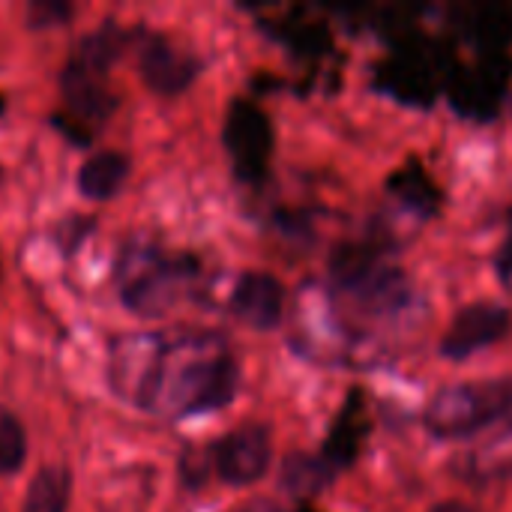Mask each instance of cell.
<instances>
[{
	"label": "cell",
	"mask_w": 512,
	"mask_h": 512,
	"mask_svg": "<svg viewBox=\"0 0 512 512\" xmlns=\"http://www.w3.org/2000/svg\"><path fill=\"white\" fill-rule=\"evenodd\" d=\"M507 75H510L507 63H498L492 57L486 66L462 72L450 87V99L462 114L489 117V114H495V108L507 90Z\"/></svg>",
	"instance_id": "obj_10"
},
{
	"label": "cell",
	"mask_w": 512,
	"mask_h": 512,
	"mask_svg": "<svg viewBox=\"0 0 512 512\" xmlns=\"http://www.w3.org/2000/svg\"><path fill=\"white\" fill-rule=\"evenodd\" d=\"M126 177H129V159L117 150H102L81 165L78 189L90 201H108L123 189Z\"/></svg>",
	"instance_id": "obj_13"
},
{
	"label": "cell",
	"mask_w": 512,
	"mask_h": 512,
	"mask_svg": "<svg viewBox=\"0 0 512 512\" xmlns=\"http://www.w3.org/2000/svg\"><path fill=\"white\" fill-rule=\"evenodd\" d=\"M498 273H501L504 279H510L512 276V207H510V234H507V240H504V246H501V252H498Z\"/></svg>",
	"instance_id": "obj_21"
},
{
	"label": "cell",
	"mask_w": 512,
	"mask_h": 512,
	"mask_svg": "<svg viewBox=\"0 0 512 512\" xmlns=\"http://www.w3.org/2000/svg\"><path fill=\"white\" fill-rule=\"evenodd\" d=\"M273 459L270 429L261 423H249L225 435L213 450V468L219 480L228 486H252L258 483Z\"/></svg>",
	"instance_id": "obj_6"
},
{
	"label": "cell",
	"mask_w": 512,
	"mask_h": 512,
	"mask_svg": "<svg viewBox=\"0 0 512 512\" xmlns=\"http://www.w3.org/2000/svg\"><path fill=\"white\" fill-rule=\"evenodd\" d=\"M231 312L255 330H273L285 312V288L270 273H243L231 291Z\"/></svg>",
	"instance_id": "obj_9"
},
{
	"label": "cell",
	"mask_w": 512,
	"mask_h": 512,
	"mask_svg": "<svg viewBox=\"0 0 512 512\" xmlns=\"http://www.w3.org/2000/svg\"><path fill=\"white\" fill-rule=\"evenodd\" d=\"M429 512H477L474 507L462 504V501H444V504H435Z\"/></svg>",
	"instance_id": "obj_22"
},
{
	"label": "cell",
	"mask_w": 512,
	"mask_h": 512,
	"mask_svg": "<svg viewBox=\"0 0 512 512\" xmlns=\"http://www.w3.org/2000/svg\"><path fill=\"white\" fill-rule=\"evenodd\" d=\"M69 18H72V6H66V3L48 0V3H30L27 6V24L36 27V30H42V27H60Z\"/></svg>",
	"instance_id": "obj_20"
},
{
	"label": "cell",
	"mask_w": 512,
	"mask_h": 512,
	"mask_svg": "<svg viewBox=\"0 0 512 512\" xmlns=\"http://www.w3.org/2000/svg\"><path fill=\"white\" fill-rule=\"evenodd\" d=\"M512 414V378L465 381L444 387L423 411V423L435 438H468Z\"/></svg>",
	"instance_id": "obj_2"
},
{
	"label": "cell",
	"mask_w": 512,
	"mask_h": 512,
	"mask_svg": "<svg viewBox=\"0 0 512 512\" xmlns=\"http://www.w3.org/2000/svg\"><path fill=\"white\" fill-rule=\"evenodd\" d=\"M243 512H279L273 504H267V501H255L252 507H246Z\"/></svg>",
	"instance_id": "obj_23"
},
{
	"label": "cell",
	"mask_w": 512,
	"mask_h": 512,
	"mask_svg": "<svg viewBox=\"0 0 512 512\" xmlns=\"http://www.w3.org/2000/svg\"><path fill=\"white\" fill-rule=\"evenodd\" d=\"M512 315L501 303H471L456 312L453 324L447 327L441 339V354L447 360H465L495 342H501L510 333Z\"/></svg>",
	"instance_id": "obj_8"
},
{
	"label": "cell",
	"mask_w": 512,
	"mask_h": 512,
	"mask_svg": "<svg viewBox=\"0 0 512 512\" xmlns=\"http://www.w3.org/2000/svg\"><path fill=\"white\" fill-rule=\"evenodd\" d=\"M300 512H312V510H300Z\"/></svg>",
	"instance_id": "obj_24"
},
{
	"label": "cell",
	"mask_w": 512,
	"mask_h": 512,
	"mask_svg": "<svg viewBox=\"0 0 512 512\" xmlns=\"http://www.w3.org/2000/svg\"><path fill=\"white\" fill-rule=\"evenodd\" d=\"M387 186H390V195H396L399 201H405L411 210H417L423 216H432L441 207V192L432 183V177L423 171L420 162H408L405 168L393 171Z\"/></svg>",
	"instance_id": "obj_14"
},
{
	"label": "cell",
	"mask_w": 512,
	"mask_h": 512,
	"mask_svg": "<svg viewBox=\"0 0 512 512\" xmlns=\"http://www.w3.org/2000/svg\"><path fill=\"white\" fill-rule=\"evenodd\" d=\"M177 294V276L171 267L156 264L147 270H138V276H132L126 282L123 300L138 312V315H159L174 303Z\"/></svg>",
	"instance_id": "obj_12"
},
{
	"label": "cell",
	"mask_w": 512,
	"mask_h": 512,
	"mask_svg": "<svg viewBox=\"0 0 512 512\" xmlns=\"http://www.w3.org/2000/svg\"><path fill=\"white\" fill-rule=\"evenodd\" d=\"M120 45H123L120 30L114 24H105L96 33L84 36L75 45L72 57L66 60L60 87H63L66 108L78 120L99 126L117 108V99L108 87V66L117 57Z\"/></svg>",
	"instance_id": "obj_1"
},
{
	"label": "cell",
	"mask_w": 512,
	"mask_h": 512,
	"mask_svg": "<svg viewBox=\"0 0 512 512\" xmlns=\"http://www.w3.org/2000/svg\"><path fill=\"white\" fill-rule=\"evenodd\" d=\"M225 150L243 180H261L273 153L270 117L252 99H234L225 117Z\"/></svg>",
	"instance_id": "obj_5"
},
{
	"label": "cell",
	"mask_w": 512,
	"mask_h": 512,
	"mask_svg": "<svg viewBox=\"0 0 512 512\" xmlns=\"http://www.w3.org/2000/svg\"><path fill=\"white\" fill-rule=\"evenodd\" d=\"M138 69L144 84L159 96L183 93L201 72V63L192 51L174 45L168 36L144 33L138 45Z\"/></svg>",
	"instance_id": "obj_7"
},
{
	"label": "cell",
	"mask_w": 512,
	"mask_h": 512,
	"mask_svg": "<svg viewBox=\"0 0 512 512\" xmlns=\"http://www.w3.org/2000/svg\"><path fill=\"white\" fill-rule=\"evenodd\" d=\"M72 495V477L60 465H45L24 495L21 512H66Z\"/></svg>",
	"instance_id": "obj_15"
},
{
	"label": "cell",
	"mask_w": 512,
	"mask_h": 512,
	"mask_svg": "<svg viewBox=\"0 0 512 512\" xmlns=\"http://www.w3.org/2000/svg\"><path fill=\"white\" fill-rule=\"evenodd\" d=\"M237 378V363L228 354L192 357V363H186L174 375V381L156 396L153 411L156 405H168L177 417H186L225 408L237 393Z\"/></svg>",
	"instance_id": "obj_4"
},
{
	"label": "cell",
	"mask_w": 512,
	"mask_h": 512,
	"mask_svg": "<svg viewBox=\"0 0 512 512\" xmlns=\"http://www.w3.org/2000/svg\"><path fill=\"white\" fill-rule=\"evenodd\" d=\"M330 276L336 288L357 297L366 306H399L408 297V282L399 267L387 264L372 243H342L330 258Z\"/></svg>",
	"instance_id": "obj_3"
},
{
	"label": "cell",
	"mask_w": 512,
	"mask_h": 512,
	"mask_svg": "<svg viewBox=\"0 0 512 512\" xmlns=\"http://www.w3.org/2000/svg\"><path fill=\"white\" fill-rule=\"evenodd\" d=\"M477 33L489 48H501L512 36V9L510 6H486L480 21H477Z\"/></svg>",
	"instance_id": "obj_19"
},
{
	"label": "cell",
	"mask_w": 512,
	"mask_h": 512,
	"mask_svg": "<svg viewBox=\"0 0 512 512\" xmlns=\"http://www.w3.org/2000/svg\"><path fill=\"white\" fill-rule=\"evenodd\" d=\"M27 459V432L12 411H0V474L9 477L21 471Z\"/></svg>",
	"instance_id": "obj_17"
},
{
	"label": "cell",
	"mask_w": 512,
	"mask_h": 512,
	"mask_svg": "<svg viewBox=\"0 0 512 512\" xmlns=\"http://www.w3.org/2000/svg\"><path fill=\"white\" fill-rule=\"evenodd\" d=\"M336 477V468L324 456H291L282 468V486L294 495H315L327 489Z\"/></svg>",
	"instance_id": "obj_16"
},
{
	"label": "cell",
	"mask_w": 512,
	"mask_h": 512,
	"mask_svg": "<svg viewBox=\"0 0 512 512\" xmlns=\"http://www.w3.org/2000/svg\"><path fill=\"white\" fill-rule=\"evenodd\" d=\"M387 78H390V90L396 96H405V99H414V102L423 99V96H432V78L414 60L393 63V72H387Z\"/></svg>",
	"instance_id": "obj_18"
},
{
	"label": "cell",
	"mask_w": 512,
	"mask_h": 512,
	"mask_svg": "<svg viewBox=\"0 0 512 512\" xmlns=\"http://www.w3.org/2000/svg\"><path fill=\"white\" fill-rule=\"evenodd\" d=\"M369 435V417H366V408H363V399L360 393L354 390L348 396V402L342 405L333 429H330V438L324 444V459L339 471V468H348L357 456H360V447Z\"/></svg>",
	"instance_id": "obj_11"
}]
</instances>
